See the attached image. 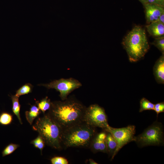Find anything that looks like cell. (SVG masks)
Segmentation results:
<instances>
[{
	"label": "cell",
	"mask_w": 164,
	"mask_h": 164,
	"mask_svg": "<svg viewBox=\"0 0 164 164\" xmlns=\"http://www.w3.org/2000/svg\"><path fill=\"white\" fill-rule=\"evenodd\" d=\"M87 107L74 97L52 102L48 114L64 130L83 121Z\"/></svg>",
	"instance_id": "1"
},
{
	"label": "cell",
	"mask_w": 164,
	"mask_h": 164,
	"mask_svg": "<svg viewBox=\"0 0 164 164\" xmlns=\"http://www.w3.org/2000/svg\"><path fill=\"white\" fill-rule=\"evenodd\" d=\"M122 44L129 61L136 62L144 57L149 49L145 30L135 26L125 36Z\"/></svg>",
	"instance_id": "2"
},
{
	"label": "cell",
	"mask_w": 164,
	"mask_h": 164,
	"mask_svg": "<svg viewBox=\"0 0 164 164\" xmlns=\"http://www.w3.org/2000/svg\"><path fill=\"white\" fill-rule=\"evenodd\" d=\"M96 133L95 128L83 121L63 130L62 145L66 148H89Z\"/></svg>",
	"instance_id": "3"
},
{
	"label": "cell",
	"mask_w": 164,
	"mask_h": 164,
	"mask_svg": "<svg viewBox=\"0 0 164 164\" xmlns=\"http://www.w3.org/2000/svg\"><path fill=\"white\" fill-rule=\"evenodd\" d=\"M32 128L38 132L46 145L57 150L62 149L63 130L48 114L38 118Z\"/></svg>",
	"instance_id": "4"
},
{
	"label": "cell",
	"mask_w": 164,
	"mask_h": 164,
	"mask_svg": "<svg viewBox=\"0 0 164 164\" xmlns=\"http://www.w3.org/2000/svg\"><path fill=\"white\" fill-rule=\"evenodd\" d=\"M163 130L162 124L156 121L142 133L135 136L134 141L140 148L163 145L164 142Z\"/></svg>",
	"instance_id": "5"
},
{
	"label": "cell",
	"mask_w": 164,
	"mask_h": 164,
	"mask_svg": "<svg viewBox=\"0 0 164 164\" xmlns=\"http://www.w3.org/2000/svg\"><path fill=\"white\" fill-rule=\"evenodd\" d=\"M103 130L110 133L117 144L116 149L111 157V160L124 146L130 142L134 141L136 131L134 125H129L119 128H114L109 126Z\"/></svg>",
	"instance_id": "6"
},
{
	"label": "cell",
	"mask_w": 164,
	"mask_h": 164,
	"mask_svg": "<svg viewBox=\"0 0 164 164\" xmlns=\"http://www.w3.org/2000/svg\"><path fill=\"white\" fill-rule=\"evenodd\" d=\"M83 121L91 126L103 129L109 126L104 109L97 104H91L86 108Z\"/></svg>",
	"instance_id": "7"
},
{
	"label": "cell",
	"mask_w": 164,
	"mask_h": 164,
	"mask_svg": "<svg viewBox=\"0 0 164 164\" xmlns=\"http://www.w3.org/2000/svg\"><path fill=\"white\" fill-rule=\"evenodd\" d=\"M48 89H54L60 93L59 96L62 101L67 98L68 95L76 89L82 86L78 80L73 78H61L55 80L48 84L39 85Z\"/></svg>",
	"instance_id": "8"
},
{
	"label": "cell",
	"mask_w": 164,
	"mask_h": 164,
	"mask_svg": "<svg viewBox=\"0 0 164 164\" xmlns=\"http://www.w3.org/2000/svg\"><path fill=\"white\" fill-rule=\"evenodd\" d=\"M107 132L103 130L96 133L91 142L89 148L94 153L99 152L107 153L106 142Z\"/></svg>",
	"instance_id": "9"
},
{
	"label": "cell",
	"mask_w": 164,
	"mask_h": 164,
	"mask_svg": "<svg viewBox=\"0 0 164 164\" xmlns=\"http://www.w3.org/2000/svg\"><path fill=\"white\" fill-rule=\"evenodd\" d=\"M143 5L145 9L146 22L148 24L158 21L160 15L164 12V7L148 3Z\"/></svg>",
	"instance_id": "10"
},
{
	"label": "cell",
	"mask_w": 164,
	"mask_h": 164,
	"mask_svg": "<svg viewBox=\"0 0 164 164\" xmlns=\"http://www.w3.org/2000/svg\"><path fill=\"white\" fill-rule=\"evenodd\" d=\"M145 27L149 33L155 38L164 37V24L159 21L151 22Z\"/></svg>",
	"instance_id": "11"
},
{
	"label": "cell",
	"mask_w": 164,
	"mask_h": 164,
	"mask_svg": "<svg viewBox=\"0 0 164 164\" xmlns=\"http://www.w3.org/2000/svg\"><path fill=\"white\" fill-rule=\"evenodd\" d=\"M153 73L158 83H164V53L156 61L153 67Z\"/></svg>",
	"instance_id": "12"
},
{
	"label": "cell",
	"mask_w": 164,
	"mask_h": 164,
	"mask_svg": "<svg viewBox=\"0 0 164 164\" xmlns=\"http://www.w3.org/2000/svg\"><path fill=\"white\" fill-rule=\"evenodd\" d=\"M106 142L107 153L112 157L116 149L117 144L112 135L108 132H107Z\"/></svg>",
	"instance_id": "13"
},
{
	"label": "cell",
	"mask_w": 164,
	"mask_h": 164,
	"mask_svg": "<svg viewBox=\"0 0 164 164\" xmlns=\"http://www.w3.org/2000/svg\"><path fill=\"white\" fill-rule=\"evenodd\" d=\"M41 112V111L35 105L32 106L29 111L25 112V116L27 121L32 125L34 120L36 118Z\"/></svg>",
	"instance_id": "14"
},
{
	"label": "cell",
	"mask_w": 164,
	"mask_h": 164,
	"mask_svg": "<svg viewBox=\"0 0 164 164\" xmlns=\"http://www.w3.org/2000/svg\"><path fill=\"white\" fill-rule=\"evenodd\" d=\"M19 98L15 95L11 96L12 102V110L14 114L17 117L20 123L22 124V122L20 114L21 105L19 102Z\"/></svg>",
	"instance_id": "15"
},
{
	"label": "cell",
	"mask_w": 164,
	"mask_h": 164,
	"mask_svg": "<svg viewBox=\"0 0 164 164\" xmlns=\"http://www.w3.org/2000/svg\"><path fill=\"white\" fill-rule=\"evenodd\" d=\"M51 103L52 102L47 97L43 98L40 101H37L36 102L38 107L43 113L50 109Z\"/></svg>",
	"instance_id": "16"
},
{
	"label": "cell",
	"mask_w": 164,
	"mask_h": 164,
	"mask_svg": "<svg viewBox=\"0 0 164 164\" xmlns=\"http://www.w3.org/2000/svg\"><path fill=\"white\" fill-rule=\"evenodd\" d=\"M140 108L139 112H141L145 110H153L154 104L147 99L143 97L140 102Z\"/></svg>",
	"instance_id": "17"
},
{
	"label": "cell",
	"mask_w": 164,
	"mask_h": 164,
	"mask_svg": "<svg viewBox=\"0 0 164 164\" xmlns=\"http://www.w3.org/2000/svg\"><path fill=\"white\" fill-rule=\"evenodd\" d=\"M13 120L12 115L5 111L0 114V124L2 125H7L10 124Z\"/></svg>",
	"instance_id": "18"
},
{
	"label": "cell",
	"mask_w": 164,
	"mask_h": 164,
	"mask_svg": "<svg viewBox=\"0 0 164 164\" xmlns=\"http://www.w3.org/2000/svg\"><path fill=\"white\" fill-rule=\"evenodd\" d=\"M32 88L33 86L31 84H25L17 91L15 95L19 97L20 96L27 94L32 91Z\"/></svg>",
	"instance_id": "19"
},
{
	"label": "cell",
	"mask_w": 164,
	"mask_h": 164,
	"mask_svg": "<svg viewBox=\"0 0 164 164\" xmlns=\"http://www.w3.org/2000/svg\"><path fill=\"white\" fill-rule=\"evenodd\" d=\"M30 143L33 144L35 147L39 149L42 154V151L45 143L43 138L40 135H39L35 139L32 140Z\"/></svg>",
	"instance_id": "20"
},
{
	"label": "cell",
	"mask_w": 164,
	"mask_h": 164,
	"mask_svg": "<svg viewBox=\"0 0 164 164\" xmlns=\"http://www.w3.org/2000/svg\"><path fill=\"white\" fill-rule=\"evenodd\" d=\"M19 146V145L12 143L9 144L4 148L2 151V156L4 157L12 154Z\"/></svg>",
	"instance_id": "21"
},
{
	"label": "cell",
	"mask_w": 164,
	"mask_h": 164,
	"mask_svg": "<svg viewBox=\"0 0 164 164\" xmlns=\"http://www.w3.org/2000/svg\"><path fill=\"white\" fill-rule=\"evenodd\" d=\"M152 44L156 47L162 53H164V37L155 38Z\"/></svg>",
	"instance_id": "22"
},
{
	"label": "cell",
	"mask_w": 164,
	"mask_h": 164,
	"mask_svg": "<svg viewBox=\"0 0 164 164\" xmlns=\"http://www.w3.org/2000/svg\"><path fill=\"white\" fill-rule=\"evenodd\" d=\"M52 164H68L67 159L62 157L56 156L52 158L50 160Z\"/></svg>",
	"instance_id": "23"
},
{
	"label": "cell",
	"mask_w": 164,
	"mask_h": 164,
	"mask_svg": "<svg viewBox=\"0 0 164 164\" xmlns=\"http://www.w3.org/2000/svg\"><path fill=\"white\" fill-rule=\"evenodd\" d=\"M157 114V117L159 114L164 112V102H162L154 104V110Z\"/></svg>",
	"instance_id": "24"
},
{
	"label": "cell",
	"mask_w": 164,
	"mask_h": 164,
	"mask_svg": "<svg viewBox=\"0 0 164 164\" xmlns=\"http://www.w3.org/2000/svg\"><path fill=\"white\" fill-rule=\"evenodd\" d=\"M146 3L154 4L164 7V0H147Z\"/></svg>",
	"instance_id": "25"
},
{
	"label": "cell",
	"mask_w": 164,
	"mask_h": 164,
	"mask_svg": "<svg viewBox=\"0 0 164 164\" xmlns=\"http://www.w3.org/2000/svg\"><path fill=\"white\" fill-rule=\"evenodd\" d=\"M158 21L164 24V12L162 13L160 15Z\"/></svg>",
	"instance_id": "26"
},
{
	"label": "cell",
	"mask_w": 164,
	"mask_h": 164,
	"mask_svg": "<svg viewBox=\"0 0 164 164\" xmlns=\"http://www.w3.org/2000/svg\"><path fill=\"white\" fill-rule=\"evenodd\" d=\"M89 163L90 164H98L97 162H95L94 160H93L92 159H89Z\"/></svg>",
	"instance_id": "27"
},
{
	"label": "cell",
	"mask_w": 164,
	"mask_h": 164,
	"mask_svg": "<svg viewBox=\"0 0 164 164\" xmlns=\"http://www.w3.org/2000/svg\"><path fill=\"white\" fill-rule=\"evenodd\" d=\"M143 5L146 3L147 0H139Z\"/></svg>",
	"instance_id": "28"
}]
</instances>
